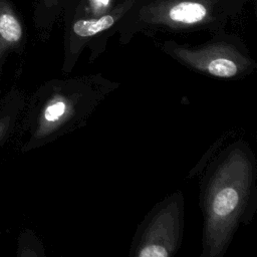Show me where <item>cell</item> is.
<instances>
[{
	"label": "cell",
	"mask_w": 257,
	"mask_h": 257,
	"mask_svg": "<svg viewBox=\"0 0 257 257\" xmlns=\"http://www.w3.org/2000/svg\"><path fill=\"white\" fill-rule=\"evenodd\" d=\"M89 8L85 16H98L110 10L111 0H88Z\"/></svg>",
	"instance_id": "ba28073f"
},
{
	"label": "cell",
	"mask_w": 257,
	"mask_h": 257,
	"mask_svg": "<svg viewBox=\"0 0 257 257\" xmlns=\"http://www.w3.org/2000/svg\"><path fill=\"white\" fill-rule=\"evenodd\" d=\"M42 2H43L47 7H51V6H54L55 4H57V0H42Z\"/></svg>",
	"instance_id": "9c48e42d"
},
{
	"label": "cell",
	"mask_w": 257,
	"mask_h": 257,
	"mask_svg": "<svg viewBox=\"0 0 257 257\" xmlns=\"http://www.w3.org/2000/svg\"><path fill=\"white\" fill-rule=\"evenodd\" d=\"M135 1L124 0L119 5L98 16L75 18L68 26L64 46L62 72L70 74L85 47L91 50L89 62L95 60L103 51L105 34L115 28L125 14L132 9Z\"/></svg>",
	"instance_id": "8992f818"
},
{
	"label": "cell",
	"mask_w": 257,
	"mask_h": 257,
	"mask_svg": "<svg viewBox=\"0 0 257 257\" xmlns=\"http://www.w3.org/2000/svg\"><path fill=\"white\" fill-rule=\"evenodd\" d=\"M23 26L9 0H0V42L11 45L20 42Z\"/></svg>",
	"instance_id": "52a82bcc"
},
{
	"label": "cell",
	"mask_w": 257,
	"mask_h": 257,
	"mask_svg": "<svg viewBox=\"0 0 257 257\" xmlns=\"http://www.w3.org/2000/svg\"><path fill=\"white\" fill-rule=\"evenodd\" d=\"M185 228V197L181 190L158 202L139 224L130 246L131 257H173Z\"/></svg>",
	"instance_id": "5b68a950"
},
{
	"label": "cell",
	"mask_w": 257,
	"mask_h": 257,
	"mask_svg": "<svg viewBox=\"0 0 257 257\" xmlns=\"http://www.w3.org/2000/svg\"><path fill=\"white\" fill-rule=\"evenodd\" d=\"M225 14L217 0H153L141 7L130 25L120 29V42L127 43L137 32L219 31Z\"/></svg>",
	"instance_id": "277c9868"
},
{
	"label": "cell",
	"mask_w": 257,
	"mask_h": 257,
	"mask_svg": "<svg viewBox=\"0 0 257 257\" xmlns=\"http://www.w3.org/2000/svg\"><path fill=\"white\" fill-rule=\"evenodd\" d=\"M203 215L201 257H223L241 226L257 210V161L250 144L236 139L221 147L199 182Z\"/></svg>",
	"instance_id": "6da1fadb"
},
{
	"label": "cell",
	"mask_w": 257,
	"mask_h": 257,
	"mask_svg": "<svg viewBox=\"0 0 257 257\" xmlns=\"http://www.w3.org/2000/svg\"><path fill=\"white\" fill-rule=\"evenodd\" d=\"M158 47L189 70L216 79H242L257 69V62L241 39L221 30L202 44H182L165 40Z\"/></svg>",
	"instance_id": "3957f363"
},
{
	"label": "cell",
	"mask_w": 257,
	"mask_h": 257,
	"mask_svg": "<svg viewBox=\"0 0 257 257\" xmlns=\"http://www.w3.org/2000/svg\"><path fill=\"white\" fill-rule=\"evenodd\" d=\"M119 85L101 72L52 80L41 94L36 139L52 141L83 127Z\"/></svg>",
	"instance_id": "7a4b0ae2"
}]
</instances>
